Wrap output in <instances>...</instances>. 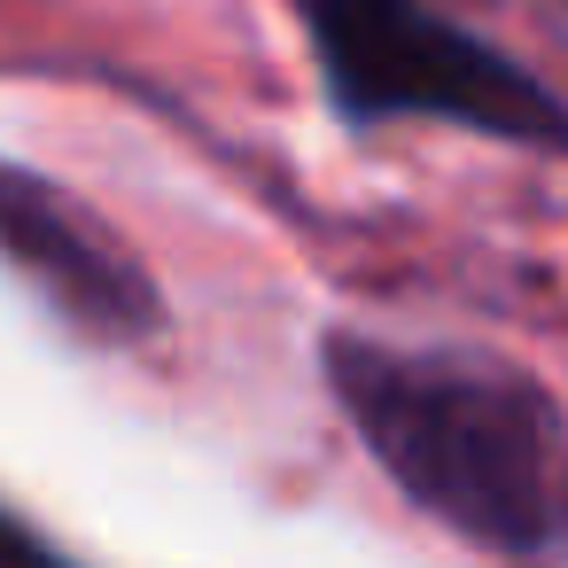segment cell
I'll return each instance as SVG.
<instances>
[{"label":"cell","mask_w":568,"mask_h":568,"mask_svg":"<svg viewBox=\"0 0 568 568\" xmlns=\"http://www.w3.org/2000/svg\"><path fill=\"white\" fill-rule=\"evenodd\" d=\"M320 389L382 467V483L490 560L568 552V413L483 343H405L374 327H320Z\"/></svg>","instance_id":"obj_1"},{"label":"cell","mask_w":568,"mask_h":568,"mask_svg":"<svg viewBox=\"0 0 568 568\" xmlns=\"http://www.w3.org/2000/svg\"><path fill=\"white\" fill-rule=\"evenodd\" d=\"M343 133L452 125L568 164V94L436 0H288Z\"/></svg>","instance_id":"obj_2"},{"label":"cell","mask_w":568,"mask_h":568,"mask_svg":"<svg viewBox=\"0 0 568 568\" xmlns=\"http://www.w3.org/2000/svg\"><path fill=\"white\" fill-rule=\"evenodd\" d=\"M0 265L87 351H149L172 335V296L149 257L55 172L0 156Z\"/></svg>","instance_id":"obj_3"},{"label":"cell","mask_w":568,"mask_h":568,"mask_svg":"<svg viewBox=\"0 0 568 568\" xmlns=\"http://www.w3.org/2000/svg\"><path fill=\"white\" fill-rule=\"evenodd\" d=\"M0 560H55V537H40L32 521H17L0 506Z\"/></svg>","instance_id":"obj_4"},{"label":"cell","mask_w":568,"mask_h":568,"mask_svg":"<svg viewBox=\"0 0 568 568\" xmlns=\"http://www.w3.org/2000/svg\"><path fill=\"white\" fill-rule=\"evenodd\" d=\"M560 9H568V0H560Z\"/></svg>","instance_id":"obj_5"}]
</instances>
